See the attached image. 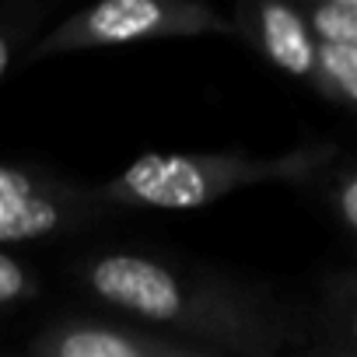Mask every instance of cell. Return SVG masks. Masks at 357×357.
<instances>
[{
    "instance_id": "6",
    "label": "cell",
    "mask_w": 357,
    "mask_h": 357,
    "mask_svg": "<svg viewBox=\"0 0 357 357\" xmlns=\"http://www.w3.org/2000/svg\"><path fill=\"white\" fill-rule=\"evenodd\" d=\"M242 18H245V32L256 39V46L270 63H277L291 77L315 81V39L294 8L256 4V8H242Z\"/></svg>"
},
{
    "instance_id": "3",
    "label": "cell",
    "mask_w": 357,
    "mask_h": 357,
    "mask_svg": "<svg viewBox=\"0 0 357 357\" xmlns=\"http://www.w3.org/2000/svg\"><path fill=\"white\" fill-rule=\"evenodd\" d=\"M231 32L225 18L204 4L186 0H102V4L77 11L53 36L36 46V56H60L74 50L98 46H126L147 39H175V36H207Z\"/></svg>"
},
{
    "instance_id": "11",
    "label": "cell",
    "mask_w": 357,
    "mask_h": 357,
    "mask_svg": "<svg viewBox=\"0 0 357 357\" xmlns=\"http://www.w3.org/2000/svg\"><path fill=\"white\" fill-rule=\"evenodd\" d=\"M8 63H11V46H8V39H4V32H0V77H4V70H8Z\"/></svg>"
},
{
    "instance_id": "5",
    "label": "cell",
    "mask_w": 357,
    "mask_h": 357,
    "mask_svg": "<svg viewBox=\"0 0 357 357\" xmlns=\"http://www.w3.org/2000/svg\"><path fill=\"white\" fill-rule=\"evenodd\" d=\"M36 357H218L178 340L112 326H60L36 340Z\"/></svg>"
},
{
    "instance_id": "7",
    "label": "cell",
    "mask_w": 357,
    "mask_h": 357,
    "mask_svg": "<svg viewBox=\"0 0 357 357\" xmlns=\"http://www.w3.org/2000/svg\"><path fill=\"white\" fill-rule=\"evenodd\" d=\"M315 84H326L343 102L357 98V46L326 43L315 46Z\"/></svg>"
},
{
    "instance_id": "2",
    "label": "cell",
    "mask_w": 357,
    "mask_h": 357,
    "mask_svg": "<svg viewBox=\"0 0 357 357\" xmlns=\"http://www.w3.org/2000/svg\"><path fill=\"white\" fill-rule=\"evenodd\" d=\"M326 147L294 151L284 158H245V154H144L126 165L102 190L105 204L197 211L231 197L235 190L301 178L326 161Z\"/></svg>"
},
{
    "instance_id": "8",
    "label": "cell",
    "mask_w": 357,
    "mask_h": 357,
    "mask_svg": "<svg viewBox=\"0 0 357 357\" xmlns=\"http://www.w3.org/2000/svg\"><path fill=\"white\" fill-rule=\"evenodd\" d=\"M312 39H319L315 46L326 43H347L357 46V0H329L312 11V25H308Z\"/></svg>"
},
{
    "instance_id": "10",
    "label": "cell",
    "mask_w": 357,
    "mask_h": 357,
    "mask_svg": "<svg viewBox=\"0 0 357 357\" xmlns=\"http://www.w3.org/2000/svg\"><path fill=\"white\" fill-rule=\"evenodd\" d=\"M340 207H343V225L347 228H357V190H354V178H347V183H343Z\"/></svg>"
},
{
    "instance_id": "4",
    "label": "cell",
    "mask_w": 357,
    "mask_h": 357,
    "mask_svg": "<svg viewBox=\"0 0 357 357\" xmlns=\"http://www.w3.org/2000/svg\"><path fill=\"white\" fill-rule=\"evenodd\" d=\"M81 218V197L50 175L0 165V245L29 242L70 228Z\"/></svg>"
},
{
    "instance_id": "9",
    "label": "cell",
    "mask_w": 357,
    "mask_h": 357,
    "mask_svg": "<svg viewBox=\"0 0 357 357\" xmlns=\"http://www.w3.org/2000/svg\"><path fill=\"white\" fill-rule=\"evenodd\" d=\"M32 294V277L29 270L11 259L8 252H0V305H11L18 298H29Z\"/></svg>"
},
{
    "instance_id": "1",
    "label": "cell",
    "mask_w": 357,
    "mask_h": 357,
    "mask_svg": "<svg viewBox=\"0 0 357 357\" xmlns=\"http://www.w3.org/2000/svg\"><path fill=\"white\" fill-rule=\"evenodd\" d=\"M88 287L105 305L165 326L183 336L178 343L218 357H273L287 340L280 315L252 301L245 291L218 280H186L137 252L95 259L88 270Z\"/></svg>"
}]
</instances>
